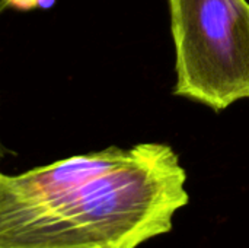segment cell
I'll return each mask as SVG.
<instances>
[{
    "instance_id": "cell-1",
    "label": "cell",
    "mask_w": 249,
    "mask_h": 248,
    "mask_svg": "<svg viewBox=\"0 0 249 248\" xmlns=\"http://www.w3.org/2000/svg\"><path fill=\"white\" fill-rule=\"evenodd\" d=\"M185 183L165 143L0 172V248H139L171 232L190 202Z\"/></svg>"
},
{
    "instance_id": "cell-2",
    "label": "cell",
    "mask_w": 249,
    "mask_h": 248,
    "mask_svg": "<svg viewBox=\"0 0 249 248\" xmlns=\"http://www.w3.org/2000/svg\"><path fill=\"white\" fill-rule=\"evenodd\" d=\"M174 94L222 111L249 98L248 0H169Z\"/></svg>"
},
{
    "instance_id": "cell-3",
    "label": "cell",
    "mask_w": 249,
    "mask_h": 248,
    "mask_svg": "<svg viewBox=\"0 0 249 248\" xmlns=\"http://www.w3.org/2000/svg\"><path fill=\"white\" fill-rule=\"evenodd\" d=\"M10 7V0H0V15Z\"/></svg>"
},
{
    "instance_id": "cell-4",
    "label": "cell",
    "mask_w": 249,
    "mask_h": 248,
    "mask_svg": "<svg viewBox=\"0 0 249 248\" xmlns=\"http://www.w3.org/2000/svg\"><path fill=\"white\" fill-rule=\"evenodd\" d=\"M1 158H3V149H1V145H0V161H1Z\"/></svg>"
}]
</instances>
